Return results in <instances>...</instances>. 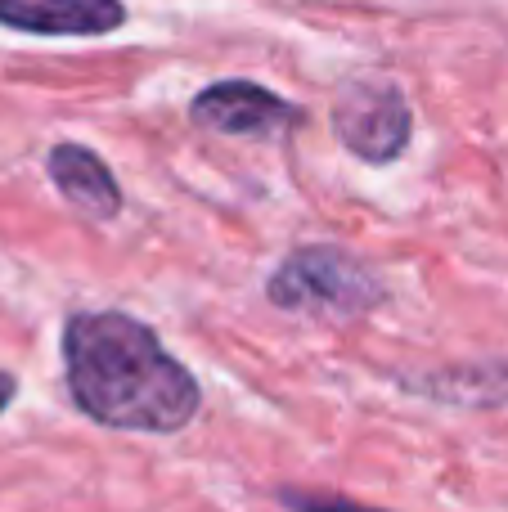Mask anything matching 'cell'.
Masks as SVG:
<instances>
[{"label":"cell","instance_id":"277c9868","mask_svg":"<svg viewBox=\"0 0 508 512\" xmlns=\"http://www.w3.org/2000/svg\"><path fill=\"white\" fill-rule=\"evenodd\" d=\"M0 23L23 32H108L122 23L117 0H0Z\"/></svg>","mask_w":508,"mask_h":512},{"label":"cell","instance_id":"7a4b0ae2","mask_svg":"<svg viewBox=\"0 0 508 512\" xmlns=\"http://www.w3.org/2000/svg\"><path fill=\"white\" fill-rule=\"evenodd\" d=\"M338 126L347 135V144L365 158L383 162L392 158L396 149L405 144V131H410V113H405L401 95L396 90H351L338 108Z\"/></svg>","mask_w":508,"mask_h":512},{"label":"cell","instance_id":"5b68a950","mask_svg":"<svg viewBox=\"0 0 508 512\" xmlns=\"http://www.w3.org/2000/svg\"><path fill=\"white\" fill-rule=\"evenodd\" d=\"M50 167H54V180L63 185V194H68L72 203L90 207V212H99V216L117 212V185L108 180V171L99 167L86 149H54Z\"/></svg>","mask_w":508,"mask_h":512},{"label":"cell","instance_id":"3957f363","mask_svg":"<svg viewBox=\"0 0 508 512\" xmlns=\"http://www.w3.org/2000/svg\"><path fill=\"white\" fill-rule=\"evenodd\" d=\"M194 117L216 131H234V135H270L279 126L293 122V108L279 104L275 95L257 86H243V81H230V86H212L198 95Z\"/></svg>","mask_w":508,"mask_h":512},{"label":"cell","instance_id":"6da1fadb","mask_svg":"<svg viewBox=\"0 0 508 512\" xmlns=\"http://www.w3.org/2000/svg\"><path fill=\"white\" fill-rule=\"evenodd\" d=\"M63 355L77 405L108 427L176 432L198 409L194 378L162 351L149 328L126 315H77L63 333Z\"/></svg>","mask_w":508,"mask_h":512}]
</instances>
